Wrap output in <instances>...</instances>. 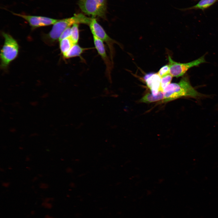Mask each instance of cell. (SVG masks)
Masks as SVG:
<instances>
[{
	"label": "cell",
	"mask_w": 218,
	"mask_h": 218,
	"mask_svg": "<svg viewBox=\"0 0 218 218\" xmlns=\"http://www.w3.org/2000/svg\"><path fill=\"white\" fill-rule=\"evenodd\" d=\"M163 102H167L182 97L197 98L203 95L191 85L187 75L183 77L177 83L170 84L163 90Z\"/></svg>",
	"instance_id": "cell-1"
},
{
	"label": "cell",
	"mask_w": 218,
	"mask_h": 218,
	"mask_svg": "<svg viewBox=\"0 0 218 218\" xmlns=\"http://www.w3.org/2000/svg\"><path fill=\"white\" fill-rule=\"evenodd\" d=\"M91 19L81 13L75 14L71 17L59 20L55 23L49 32L44 36L47 43L52 44L59 39L60 35L67 28L75 24L89 25Z\"/></svg>",
	"instance_id": "cell-2"
},
{
	"label": "cell",
	"mask_w": 218,
	"mask_h": 218,
	"mask_svg": "<svg viewBox=\"0 0 218 218\" xmlns=\"http://www.w3.org/2000/svg\"><path fill=\"white\" fill-rule=\"evenodd\" d=\"M2 35L5 41L1 51V67L5 69L17 57L19 46L16 41L10 35L4 32Z\"/></svg>",
	"instance_id": "cell-3"
},
{
	"label": "cell",
	"mask_w": 218,
	"mask_h": 218,
	"mask_svg": "<svg viewBox=\"0 0 218 218\" xmlns=\"http://www.w3.org/2000/svg\"><path fill=\"white\" fill-rule=\"evenodd\" d=\"M78 4L83 12L92 18H106V0H79Z\"/></svg>",
	"instance_id": "cell-4"
},
{
	"label": "cell",
	"mask_w": 218,
	"mask_h": 218,
	"mask_svg": "<svg viewBox=\"0 0 218 218\" xmlns=\"http://www.w3.org/2000/svg\"><path fill=\"white\" fill-rule=\"evenodd\" d=\"M168 65L170 69V74L173 77L178 78L183 76L190 68L198 66L201 64L206 62L204 56L192 61L187 63H180L173 60L168 56Z\"/></svg>",
	"instance_id": "cell-5"
},
{
	"label": "cell",
	"mask_w": 218,
	"mask_h": 218,
	"mask_svg": "<svg viewBox=\"0 0 218 218\" xmlns=\"http://www.w3.org/2000/svg\"><path fill=\"white\" fill-rule=\"evenodd\" d=\"M89 25L93 36L105 42L109 48L111 55H112L113 45L115 42L114 40L107 35L102 27L98 23L96 18H92Z\"/></svg>",
	"instance_id": "cell-6"
},
{
	"label": "cell",
	"mask_w": 218,
	"mask_h": 218,
	"mask_svg": "<svg viewBox=\"0 0 218 218\" xmlns=\"http://www.w3.org/2000/svg\"><path fill=\"white\" fill-rule=\"evenodd\" d=\"M12 13L24 19L33 28L54 25L58 20L44 16L25 15L13 12Z\"/></svg>",
	"instance_id": "cell-7"
},
{
	"label": "cell",
	"mask_w": 218,
	"mask_h": 218,
	"mask_svg": "<svg viewBox=\"0 0 218 218\" xmlns=\"http://www.w3.org/2000/svg\"><path fill=\"white\" fill-rule=\"evenodd\" d=\"M145 83L154 95H157L160 91L161 77L158 73H149L144 77Z\"/></svg>",
	"instance_id": "cell-8"
},
{
	"label": "cell",
	"mask_w": 218,
	"mask_h": 218,
	"mask_svg": "<svg viewBox=\"0 0 218 218\" xmlns=\"http://www.w3.org/2000/svg\"><path fill=\"white\" fill-rule=\"evenodd\" d=\"M93 36L95 48L105 63L107 69L109 70L111 68V63L107 55L103 41L96 37Z\"/></svg>",
	"instance_id": "cell-9"
},
{
	"label": "cell",
	"mask_w": 218,
	"mask_h": 218,
	"mask_svg": "<svg viewBox=\"0 0 218 218\" xmlns=\"http://www.w3.org/2000/svg\"><path fill=\"white\" fill-rule=\"evenodd\" d=\"M87 49V48L80 47L77 44H74L64 57L69 58L79 56Z\"/></svg>",
	"instance_id": "cell-10"
},
{
	"label": "cell",
	"mask_w": 218,
	"mask_h": 218,
	"mask_svg": "<svg viewBox=\"0 0 218 218\" xmlns=\"http://www.w3.org/2000/svg\"><path fill=\"white\" fill-rule=\"evenodd\" d=\"M164 96L163 91H160L156 95H154L152 93H148L145 95L140 99L141 102L149 103L164 99Z\"/></svg>",
	"instance_id": "cell-11"
},
{
	"label": "cell",
	"mask_w": 218,
	"mask_h": 218,
	"mask_svg": "<svg viewBox=\"0 0 218 218\" xmlns=\"http://www.w3.org/2000/svg\"><path fill=\"white\" fill-rule=\"evenodd\" d=\"M218 1V0H200L196 5L185 9L189 10L199 9L203 10L210 7Z\"/></svg>",
	"instance_id": "cell-12"
},
{
	"label": "cell",
	"mask_w": 218,
	"mask_h": 218,
	"mask_svg": "<svg viewBox=\"0 0 218 218\" xmlns=\"http://www.w3.org/2000/svg\"><path fill=\"white\" fill-rule=\"evenodd\" d=\"M60 41V47L64 57L74 45L70 37L63 39Z\"/></svg>",
	"instance_id": "cell-13"
},
{
	"label": "cell",
	"mask_w": 218,
	"mask_h": 218,
	"mask_svg": "<svg viewBox=\"0 0 218 218\" xmlns=\"http://www.w3.org/2000/svg\"><path fill=\"white\" fill-rule=\"evenodd\" d=\"M70 37L74 44H77L79 39V24H75L72 25Z\"/></svg>",
	"instance_id": "cell-14"
},
{
	"label": "cell",
	"mask_w": 218,
	"mask_h": 218,
	"mask_svg": "<svg viewBox=\"0 0 218 218\" xmlns=\"http://www.w3.org/2000/svg\"><path fill=\"white\" fill-rule=\"evenodd\" d=\"M173 77L169 74L161 77L160 91H163L164 89L169 84L172 80Z\"/></svg>",
	"instance_id": "cell-15"
},
{
	"label": "cell",
	"mask_w": 218,
	"mask_h": 218,
	"mask_svg": "<svg viewBox=\"0 0 218 218\" xmlns=\"http://www.w3.org/2000/svg\"><path fill=\"white\" fill-rule=\"evenodd\" d=\"M157 73L161 77L170 74V69L168 64L162 67Z\"/></svg>",
	"instance_id": "cell-16"
},
{
	"label": "cell",
	"mask_w": 218,
	"mask_h": 218,
	"mask_svg": "<svg viewBox=\"0 0 218 218\" xmlns=\"http://www.w3.org/2000/svg\"><path fill=\"white\" fill-rule=\"evenodd\" d=\"M71 28L68 27L61 34L58 40L60 41L61 40L70 37L71 34Z\"/></svg>",
	"instance_id": "cell-17"
},
{
	"label": "cell",
	"mask_w": 218,
	"mask_h": 218,
	"mask_svg": "<svg viewBox=\"0 0 218 218\" xmlns=\"http://www.w3.org/2000/svg\"><path fill=\"white\" fill-rule=\"evenodd\" d=\"M38 103L37 101H32L30 103V104L32 106H35L38 104Z\"/></svg>",
	"instance_id": "cell-18"
},
{
	"label": "cell",
	"mask_w": 218,
	"mask_h": 218,
	"mask_svg": "<svg viewBox=\"0 0 218 218\" xmlns=\"http://www.w3.org/2000/svg\"><path fill=\"white\" fill-rule=\"evenodd\" d=\"M48 96V94L47 93H45L43 94L42 96H41V97L42 98H46Z\"/></svg>",
	"instance_id": "cell-19"
},
{
	"label": "cell",
	"mask_w": 218,
	"mask_h": 218,
	"mask_svg": "<svg viewBox=\"0 0 218 218\" xmlns=\"http://www.w3.org/2000/svg\"><path fill=\"white\" fill-rule=\"evenodd\" d=\"M10 131L11 132H14L16 130L15 128H12L10 129Z\"/></svg>",
	"instance_id": "cell-20"
}]
</instances>
